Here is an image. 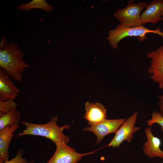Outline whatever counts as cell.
I'll return each instance as SVG.
<instances>
[{"instance_id":"21","label":"cell","mask_w":163,"mask_h":163,"mask_svg":"<svg viewBox=\"0 0 163 163\" xmlns=\"http://www.w3.org/2000/svg\"><path fill=\"white\" fill-rule=\"evenodd\" d=\"M29 163H36L34 161H29Z\"/></svg>"},{"instance_id":"13","label":"cell","mask_w":163,"mask_h":163,"mask_svg":"<svg viewBox=\"0 0 163 163\" xmlns=\"http://www.w3.org/2000/svg\"><path fill=\"white\" fill-rule=\"evenodd\" d=\"M19 126L18 124L8 126L0 130V163L8 160L9 144L14 136V132Z\"/></svg>"},{"instance_id":"22","label":"cell","mask_w":163,"mask_h":163,"mask_svg":"<svg viewBox=\"0 0 163 163\" xmlns=\"http://www.w3.org/2000/svg\"><path fill=\"white\" fill-rule=\"evenodd\" d=\"M161 16H163V9L161 11Z\"/></svg>"},{"instance_id":"10","label":"cell","mask_w":163,"mask_h":163,"mask_svg":"<svg viewBox=\"0 0 163 163\" xmlns=\"http://www.w3.org/2000/svg\"><path fill=\"white\" fill-rule=\"evenodd\" d=\"M141 16L143 25L148 23L155 24L163 20L161 15L163 9V0H153L147 4Z\"/></svg>"},{"instance_id":"6","label":"cell","mask_w":163,"mask_h":163,"mask_svg":"<svg viewBox=\"0 0 163 163\" xmlns=\"http://www.w3.org/2000/svg\"><path fill=\"white\" fill-rule=\"evenodd\" d=\"M55 144L56 149L55 152L46 163H77L83 156L94 154L95 151L80 154L67 144L59 143Z\"/></svg>"},{"instance_id":"8","label":"cell","mask_w":163,"mask_h":163,"mask_svg":"<svg viewBox=\"0 0 163 163\" xmlns=\"http://www.w3.org/2000/svg\"><path fill=\"white\" fill-rule=\"evenodd\" d=\"M147 57L150 59L148 72L152 79L163 88V45L155 51L148 53Z\"/></svg>"},{"instance_id":"11","label":"cell","mask_w":163,"mask_h":163,"mask_svg":"<svg viewBox=\"0 0 163 163\" xmlns=\"http://www.w3.org/2000/svg\"><path fill=\"white\" fill-rule=\"evenodd\" d=\"M145 132L147 139L143 146L145 154L150 158L157 157L163 159V151L160 149V139L153 134L150 128L146 127Z\"/></svg>"},{"instance_id":"3","label":"cell","mask_w":163,"mask_h":163,"mask_svg":"<svg viewBox=\"0 0 163 163\" xmlns=\"http://www.w3.org/2000/svg\"><path fill=\"white\" fill-rule=\"evenodd\" d=\"M161 33L159 27L156 30H151L143 25L129 27L119 24L114 29L109 31L107 39L110 45L116 49L118 47L119 42L126 37H135L140 42H142L147 38L146 35L147 33H153L160 35Z\"/></svg>"},{"instance_id":"12","label":"cell","mask_w":163,"mask_h":163,"mask_svg":"<svg viewBox=\"0 0 163 163\" xmlns=\"http://www.w3.org/2000/svg\"><path fill=\"white\" fill-rule=\"evenodd\" d=\"M85 113L82 117L88 123H95L106 119L107 110L101 103L86 102L85 104Z\"/></svg>"},{"instance_id":"15","label":"cell","mask_w":163,"mask_h":163,"mask_svg":"<svg viewBox=\"0 0 163 163\" xmlns=\"http://www.w3.org/2000/svg\"><path fill=\"white\" fill-rule=\"evenodd\" d=\"M21 119V113L17 109L0 116V130L8 126L18 124Z\"/></svg>"},{"instance_id":"7","label":"cell","mask_w":163,"mask_h":163,"mask_svg":"<svg viewBox=\"0 0 163 163\" xmlns=\"http://www.w3.org/2000/svg\"><path fill=\"white\" fill-rule=\"evenodd\" d=\"M125 118L118 119H106L99 123H88L90 126L83 128L84 131L92 132L96 136V143L101 142L104 137L107 135L115 133L120 126L125 121Z\"/></svg>"},{"instance_id":"19","label":"cell","mask_w":163,"mask_h":163,"mask_svg":"<svg viewBox=\"0 0 163 163\" xmlns=\"http://www.w3.org/2000/svg\"><path fill=\"white\" fill-rule=\"evenodd\" d=\"M158 104L159 107L160 112L163 117V94L158 97Z\"/></svg>"},{"instance_id":"23","label":"cell","mask_w":163,"mask_h":163,"mask_svg":"<svg viewBox=\"0 0 163 163\" xmlns=\"http://www.w3.org/2000/svg\"><path fill=\"white\" fill-rule=\"evenodd\" d=\"M161 163H163V160H162V162H161Z\"/></svg>"},{"instance_id":"17","label":"cell","mask_w":163,"mask_h":163,"mask_svg":"<svg viewBox=\"0 0 163 163\" xmlns=\"http://www.w3.org/2000/svg\"><path fill=\"white\" fill-rule=\"evenodd\" d=\"M154 123H158L161 126V131L163 132V117L158 111H154L152 114L151 118L147 121L148 126H151Z\"/></svg>"},{"instance_id":"16","label":"cell","mask_w":163,"mask_h":163,"mask_svg":"<svg viewBox=\"0 0 163 163\" xmlns=\"http://www.w3.org/2000/svg\"><path fill=\"white\" fill-rule=\"evenodd\" d=\"M17 105L13 100L0 101V117L17 109Z\"/></svg>"},{"instance_id":"5","label":"cell","mask_w":163,"mask_h":163,"mask_svg":"<svg viewBox=\"0 0 163 163\" xmlns=\"http://www.w3.org/2000/svg\"><path fill=\"white\" fill-rule=\"evenodd\" d=\"M137 115L138 113L135 112L126 119L115 133L114 137L107 145L113 148H118L124 141H126L128 143L131 142L134 137V133L141 129L140 127L135 126Z\"/></svg>"},{"instance_id":"20","label":"cell","mask_w":163,"mask_h":163,"mask_svg":"<svg viewBox=\"0 0 163 163\" xmlns=\"http://www.w3.org/2000/svg\"><path fill=\"white\" fill-rule=\"evenodd\" d=\"M8 43L6 37L4 35H2L0 43V49H2Z\"/></svg>"},{"instance_id":"4","label":"cell","mask_w":163,"mask_h":163,"mask_svg":"<svg viewBox=\"0 0 163 163\" xmlns=\"http://www.w3.org/2000/svg\"><path fill=\"white\" fill-rule=\"evenodd\" d=\"M134 1L129 0L126 7L118 9L113 13L114 17L119 21L120 24L129 27L143 25L141 14L147 4L142 2L135 3Z\"/></svg>"},{"instance_id":"9","label":"cell","mask_w":163,"mask_h":163,"mask_svg":"<svg viewBox=\"0 0 163 163\" xmlns=\"http://www.w3.org/2000/svg\"><path fill=\"white\" fill-rule=\"evenodd\" d=\"M20 89L14 85L7 73L0 69V101L13 100L18 96Z\"/></svg>"},{"instance_id":"1","label":"cell","mask_w":163,"mask_h":163,"mask_svg":"<svg viewBox=\"0 0 163 163\" xmlns=\"http://www.w3.org/2000/svg\"><path fill=\"white\" fill-rule=\"evenodd\" d=\"M24 54L14 42L8 43L0 49V67L10 78L18 82L22 80L23 73L30 66L23 59Z\"/></svg>"},{"instance_id":"2","label":"cell","mask_w":163,"mask_h":163,"mask_svg":"<svg viewBox=\"0 0 163 163\" xmlns=\"http://www.w3.org/2000/svg\"><path fill=\"white\" fill-rule=\"evenodd\" d=\"M58 117L55 116L51 118L50 120L44 124L32 123L22 121L21 123L26 128L22 132L18 134L17 138L23 135H33L44 137L48 138L55 144L62 143L67 144L69 142V136L64 134L63 131L69 130L71 126L66 124L61 126L57 124Z\"/></svg>"},{"instance_id":"18","label":"cell","mask_w":163,"mask_h":163,"mask_svg":"<svg viewBox=\"0 0 163 163\" xmlns=\"http://www.w3.org/2000/svg\"><path fill=\"white\" fill-rule=\"evenodd\" d=\"M23 149L18 151L15 156L10 160H8L3 163H29L27 159L22 157L23 154Z\"/></svg>"},{"instance_id":"14","label":"cell","mask_w":163,"mask_h":163,"mask_svg":"<svg viewBox=\"0 0 163 163\" xmlns=\"http://www.w3.org/2000/svg\"><path fill=\"white\" fill-rule=\"evenodd\" d=\"M34 8L43 10L47 12L54 9L53 6L45 0H32L27 3H22L17 7V9L24 11Z\"/></svg>"}]
</instances>
